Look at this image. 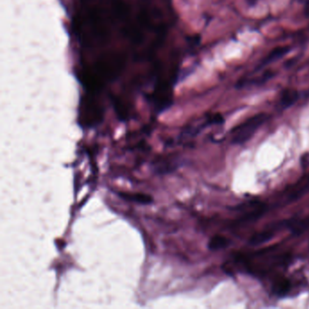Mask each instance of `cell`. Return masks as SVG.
Masks as SVG:
<instances>
[{"label": "cell", "mask_w": 309, "mask_h": 309, "mask_svg": "<svg viewBox=\"0 0 309 309\" xmlns=\"http://www.w3.org/2000/svg\"><path fill=\"white\" fill-rule=\"evenodd\" d=\"M118 196L127 201V202H135L138 204H142V205H147L150 204L153 202L152 198L150 197L148 194H128V192H118Z\"/></svg>", "instance_id": "obj_5"}, {"label": "cell", "mask_w": 309, "mask_h": 309, "mask_svg": "<svg viewBox=\"0 0 309 309\" xmlns=\"http://www.w3.org/2000/svg\"><path fill=\"white\" fill-rule=\"evenodd\" d=\"M273 290L277 295L284 296L290 290V283L287 279L284 278L279 279L276 280L275 283L273 285Z\"/></svg>", "instance_id": "obj_9"}, {"label": "cell", "mask_w": 309, "mask_h": 309, "mask_svg": "<svg viewBox=\"0 0 309 309\" xmlns=\"http://www.w3.org/2000/svg\"><path fill=\"white\" fill-rule=\"evenodd\" d=\"M150 103H152L155 111L161 112L171 106L172 103V93L171 86L165 83L160 84L155 88L153 94L150 95Z\"/></svg>", "instance_id": "obj_3"}, {"label": "cell", "mask_w": 309, "mask_h": 309, "mask_svg": "<svg viewBox=\"0 0 309 309\" xmlns=\"http://www.w3.org/2000/svg\"><path fill=\"white\" fill-rule=\"evenodd\" d=\"M305 14L306 17H309V0H307L305 6Z\"/></svg>", "instance_id": "obj_11"}, {"label": "cell", "mask_w": 309, "mask_h": 309, "mask_svg": "<svg viewBox=\"0 0 309 309\" xmlns=\"http://www.w3.org/2000/svg\"><path fill=\"white\" fill-rule=\"evenodd\" d=\"M273 236H274V231L272 230V228L258 232L250 238L249 244L252 245V246H258L262 243H265L266 241H271Z\"/></svg>", "instance_id": "obj_8"}, {"label": "cell", "mask_w": 309, "mask_h": 309, "mask_svg": "<svg viewBox=\"0 0 309 309\" xmlns=\"http://www.w3.org/2000/svg\"><path fill=\"white\" fill-rule=\"evenodd\" d=\"M247 2H248V4H249V6L253 7V6H255V5L257 4L258 0H247Z\"/></svg>", "instance_id": "obj_12"}, {"label": "cell", "mask_w": 309, "mask_h": 309, "mask_svg": "<svg viewBox=\"0 0 309 309\" xmlns=\"http://www.w3.org/2000/svg\"><path fill=\"white\" fill-rule=\"evenodd\" d=\"M290 50L289 47L287 46H282V47H278V48H274L272 51L267 55V56L264 58V60L262 61L261 64L258 65V67L257 69H260L265 66L266 65H269L271 63L275 62L278 60L279 58L283 57L285 55H287L288 52Z\"/></svg>", "instance_id": "obj_4"}, {"label": "cell", "mask_w": 309, "mask_h": 309, "mask_svg": "<svg viewBox=\"0 0 309 309\" xmlns=\"http://www.w3.org/2000/svg\"><path fill=\"white\" fill-rule=\"evenodd\" d=\"M102 105L94 98H86L82 101L79 111V123L83 127L91 128L98 125L103 121Z\"/></svg>", "instance_id": "obj_1"}, {"label": "cell", "mask_w": 309, "mask_h": 309, "mask_svg": "<svg viewBox=\"0 0 309 309\" xmlns=\"http://www.w3.org/2000/svg\"><path fill=\"white\" fill-rule=\"evenodd\" d=\"M299 97V94L297 91L293 88H287L282 91L280 95V105L284 108L290 107L296 103Z\"/></svg>", "instance_id": "obj_6"}, {"label": "cell", "mask_w": 309, "mask_h": 309, "mask_svg": "<svg viewBox=\"0 0 309 309\" xmlns=\"http://www.w3.org/2000/svg\"><path fill=\"white\" fill-rule=\"evenodd\" d=\"M286 226L291 229L293 234L298 236L309 228V217L305 219L288 220Z\"/></svg>", "instance_id": "obj_7"}, {"label": "cell", "mask_w": 309, "mask_h": 309, "mask_svg": "<svg viewBox=\"0 0 309 309\" xmlns=\"http://www.w3.org/2000/svg\"><path fill=\"white\" fill-rule=\"evenodd\" d=\"M228 241L226 238L222 236H215L209 242V249L212 251L224 249L228 246Z\"/></svg>", "instance_id": "obj_10"}, {"label": "cell", "mask_w": 309, "mask_h": 309, "mask_svg": "<svg viewBox=\"0 0 309 309\" xmlns=\"http://www.w3.org/2000/svg\"><path fill=\"white\" fill-rule=\"evenodd\" d=\"M266 113H258L257 115L251 117L243 124L235 127L233 133V142L235 143H244L249 139L252 137L255 132L261 126L262 124L266 120Z\"/></svg>", "instance_id": "obj_2"}]
</instances>
